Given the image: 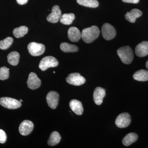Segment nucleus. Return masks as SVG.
I'll return each instance as SVG.
<instances>
[{
    "label": "nucleus",
    "mask_w": 148,
    "mask_h": 148,
    "mask_svg": "<svg viewBox=\"0 0 148 148\" xmlns=\"http://www.w3.org/2000/svg\"><path fill=\"white\" fill-rule=\"evenodd\" d=\"M133 78L136 80L140 82L148 81V71L140 70L135 72L133 76Z\"/></svg>",
    "instance_id": "19"
},
{
    "label": "nucleus",
    "mask_w": 148,
    "mask_h": 148,
    "mask_svg": "<svg viewBox=\"0 0 148 148\" xmlns=\"http://www.w3.org/2000/svg\"><path fill=\"white\" fill-rule=\"evenodd\" d=\"M124 2L132 3H138L140 1V0H122Z\"/></svg>",
    "instance_id": "29"
},
{
    "label": "nucleus",
    "mask_w": 148,
    "mask_h": 148,
    "mask_svg": "<svg viewBox=\"0 0 148 148\" xmlns=\"http://www.w3.org/2000/svg\"><path fill=\"white\" fill-rule=\"evenodd\" d=\"M7 140V136L5 132L0 129V143L3 144L5 143Z\"/></svg>",
    "instance_id": "28"
},
{
    "label": "nucleus",
    "mask_w": 148,
    "mask_h": 148,
    "mask_svg": "<svg viewBox=\"0 0 148 148\" xmlns=\"http://www.w3.org/2000/svg\"><path fill=\"white\" fill-rule=\"evenodd\" d=\"M77 1L79 4L86 7L95 8L99 5L97 0H77Z\"/></svg>",
    "instance_id": "23"
},
{
    "label": "nucleus",
    "mask_w": 148,
    "mask_h": 148,
    "mask_svg": "<svg viewBox=\"0 0 148 148\" xmlns=\"http://www.w3.org/2000/svg\"><path fill=\"white\" fill-rule=\"evenodd\" d=\"M34 125L32 121L24 120L20 124L19 126V133L23 136L29 135L34 129Z\"/></svg>",
    "instance_id": "10"
},
{
    "label": "nucleus",
    "mask_w": 148,
    "mask_h": 148,
    "mask_svg": "<svg viewBox=\"0 0 148 148\" xmlns=\"http://www.w3.org/2000/svg\"><path fill=\"white\" fill-rule=\"evenodd\" d=\"M20 102H22V101H22V100H21H21H20Z\"/></svg>",
    "instance_id": "32"
},
{
    "label": "nucleus",
    "mask_w": 148,
    "mask_h": 148,
    "mask_svg": "<svg viewBox=\"0 0 148 148\" xmlns=\"http://www.w3.org/2000/svg\"><path fill=\"white\" fill-rule=\"evenodd\" d=\"M136 55L143 57L148 55V41H143L139 44L135 49Z\"/></svg>",
    "instance_id": "14"
},
{
    "label": "nucleus",
    "mask_w": 148,
    "mask_h": 148,
    "mask_svg": "<svg viewBox=\"0 0 148 148\" xmlns=\"http://www.w3.org/2000/svg\"><path fill=\"white\" fill-rule=\"evenodd\" d=\"M9 70L5 67H2L0 69V79L5 80L8 79L9 77Z\"/></svg>",
    "instance_id": "27"
},
{
    "label": "nucleus",
    "mask_w": 148,
    "mask_h": 148,
    "mask_svg": "<svg viewBox=\"0 0 148 148\" xmlns=\"http://www.w3.org/2000/svg\"><path fill=\"white\" fill-rule=\"evenodd\" d=\"M61 140L60 134L56 131H54L51 134L50 138L48 141V145L50 146H55L59 143Z\"/></svg>",
    "instance_id": "21"
},
{
    "label": "nucleus",
    "mask_w": 148,
    "mask_h": 148,
    "mask_svg": "<svg viewBox=\"0 0 148 148\" xmlns=\"http://www.w3.org/2000/svg\"><path fill=\"white\" fill-rule=\"evenodd\" d=\"M69 105L72 110L78 115H81L83 113V108L80 101L73 99L71 101Z\"/></svg>",
    "instance_id": "16"
},
{
    "label": "nucleus",
    "mask_w": 148,
    "mask_h": 148,
    "mask_svg": "<svg viewBox=\"0 0 148 148\" xmlns=\"http://www.w3.org/2000/svg\"><path fill=\"white\" fill-rule=\"evenodd\" d=\"M60 48L62 51L65 52H77L79 49L77 46L67 42L62 43L60 45Z\"/></svg>",
    "instance_id": "22"
},
{
    "label": "nucleus",
    "mask_w": 148,
    "mask_h": 148,
    "mask_svg": "<svg viewBox=\"0 0 148 148\" xmlns=\"http://www.w3.org/2000/svg\"><path fill=\"white\" fill-rule=\"evenodd\" d=\"M28 30V28L26 26H21L14 29L13 34L16 38H20L27 34Z\"/></svg>",
    "instance_id": "25"
},
{
    "label": "nucleus",
    "mask_w": 148,
    "mask_h": 148,
    "mask_svg": "<svg viewBox=\"0 0 148 148\" xmlns=\"http://www.w3.org/2000/svg\"><path fill=\"white\" fill-rule=\"evenodd\" d=\"M146 68H147V69H148V60L147 61V63H146Z\"/></svg>",
    "instance_id": "31"
},
{
    "label": "nucleus",
    "mask_w": 148,
    "mask_h": 148,
    "mask_svg": "<svg viewBox=\"0 0 148 148\" xmlns=\"http://www.w3.org/2000/svg\"><path fill=\"white\" fill-rule=\"evenodd\" d=\"M58 62L56 58L53 56L45 57L41 60L39 68L42 71H45L49 68H53L58 66Z\"/></svg>",
    "instance_id": "3"
},
{
    "label": "nucleus",
    "mask_w": 148,
    "mask_h": 148,
    "mask_svg": "<svg viewBox=\"0 0 148 148\" xmlns=\"http://www.w3.org/2000/svg\"><path fill=\"white\" fill-rule=\"evenodd\" d=\"M101 31L103 38L107 40L113 39L116 36L115 29L112 25L108 23L103 24Z\"/></svg>",
    "instance_id": "6"
},
{
    "label": "nucleus",
    "mask_w": 148,
    "mask_h": 148,
    "mask_svg": "<svg viewBox=\"0 0 148 148\" xmlns=\"http://www.w3.org/2000/svg\"><path fill=\"white\" fill-rule=\"evenodd\" d=\"M66 81L69 84L79 86L84 84L86 79L79 73H73L69 75L66 78Z\"/></svg>",
    "instance_id": "8"
},
{
    "label": "nucleus",
    "mask_w": 148,
    "mask_h": 148,
    "mask_svg": "<svg viewBox=\"0 0 148 148\" xmlns=\"http://www.w3.org/2000/svg\"><path fill=\"white\" fill-rule=\"evenodd\" d=\"M100 34V30L98 27L92 26L83 30L81 33L82 38L85 42L90 43L96 40Z\"/></svg>",
    "instance_id": "1"
},
{
    "label": "nucleus",
    "mask_w": 148,
    "mask_h": 148,
    "mask_svg": "<svg viewBox=\"0 0 148 148\" xmlns=\"http://www.w3.org/2000/svg\"><path fill=\"white\" fill-rule=\"evenodd\" d=\"M59 94L56 91H51L47 95V102L49 106L52 109H55L58 106L59 101Z\"/></svg>",
    "instance_id": "9"
},
{
    "label": "nucleus",
    "mask_w": 148,
    "mask_h": 148,
    "mask_svg": "<svg viewBox=\"0 0 148 148\" xmlns=\"http://www.w3.org/2000/svg\"><path fill=\"white\" fill-rule=\"evenodd\" d=\"M106 91L103 88H96L93 92V100L95 104L98 106L101 105L103 102V99L106 96Z\"/></svg>",
    "instance_id": "13"
},
{
    "label": "nucleus",
    "mask_w": 148,
    "mask_h": 148,
    "mask_svg": "<svg viewBox=\"0 0 148 148\" xmlns=\"http://www.w3.org/2000/svg\"><path fill=\"white\" fill-rule=\"evenodd\" d=\"M0 105L6 108L11 110L18 109L21 106L20 101L9 97L0 98Z\"/></svg>",
    "instance_id": "4"
},
{
    "label": "nucleus",
    "mask_w": 148,
    "mask_h": 148,
    "mask_svg": "<svg viewBox=\"0 0 148 148\" xmlns=\"http://www.w3.org/2000/svg\"><path fill=\"white\" fill-rule=\"evenodd\" d=\"M28 0H16V2L18 4L23 5L27 3Z\"/></svg>",
    "instance_id": "30"
},
{
    "label": "nucleus",
    "mask_w": 148,
    "mask_h": 148,
    "mask_svg": "<svg viewBox=\"0 0 148 148\" xmlns=\"http://www.w3.org/2000/svg\"><path fill=\"white\" fill-rule=\"evenodd\" d=\"M75 15L73 13L64 14L61 15L60 21L62 24L70 25L75 19Z\"/></svg>",
    "instance_id": "24"
},
{
    "label": "nucleus",
    "mask_w": 148,
    "mask_h": 148,
    "mask_svg": "<svg viewBox=\"0 0 148 148\" xmlns=\"http://www.w3.org/2000/svg\"><path fill=\"white\" fill-rule=\"evenodd\" d=\"M20 55L17 51H12L8 55V61L9 64L12 66H16L19 62Z\"/></svg>",
    "instance_id": "20"
},
{
    "label": "nucleus",
    "mask_w": 148,
    "mask_h": 148,
    "mask_svg": "<svg viewBox=\"0 0 148 148\" xmlns=\"http://www.w3.org/2000/svg\"><path fill=\"white\" fill-rule=\"evenodd\" d=\"M61 16V11L58 5L53 6L51 10V12L47 17V20L52 23H57Z\"/></svg>",
    "instance_id": "12"
},
{
    "label": "nucleus",
    "mask_w": 148,
    "mask_h": 148,
    "mask_svg": "<svg viewBox=\"0 0 148 148\" xmlns=\"http://www.w3.org/2000/svg\"><path fill=\"white\" fill-rule=\"evenodd\" d=\"M68 37L71 41L77 42L82 38L81 34L78 29L75 27L69 28L68 32Z\"/></svg>",
    "instance_id": "15"
},
{
    "label": "nucleus",
    "mask_w": 148,
    "mask_h": 148,
    "mask_svg": "<svg viewBox=\"0 0 148 148\" xmlns=\"http://www.w3.org/2000/svg\"><path fill=\"white\" fill-rule=\"evenodd\" d=\"M27 84L29 88L35 90L40 87L41 84V81L37 76L36 74L32 72L29 74Z\"/></svg>",
    "instance_id": "11"
},
{
    "label": "nucleus",
    "mask_w": 148,
    "mask_h": 148,
    "mask_svg": "<svg viewBox=\"0 0 148 148\" xmlns=\"http://www.w3.org/2000/svg\"><path fill=\"white\" fill-rule=\"evenodd\" d=\"M143 12L138 9H133L130 12H127L125 14V18L131 23H134L136 19L142 16Z\"/></svg>",
    "instance_id": "17"
},
{
    "label": "nucleus",
    "mask_w": 148,
    "mask_h": 148,
    "mask_svg": "<svg viewBox=\"0 0 148 148\" xmlns=\"http://www.w3.org/2000/svg\"><path fill=\"white\" fill-rule=\"evenodd\" d=\"M29 53L34 56H39L42 54L45 51V46L42 44L35 42L30 43L28 46Z\"/></svg>",
    "instance_id": "5"
},
{
    "label": "nucleus",
    "mask_w": 148,
    "mask_h": 148,
    "mask_svg": "<svg viewBox=\"0 0 148 148\" xmlns=\"http://www.w3.org/2000/svg\"><path fill=\"white\" fill-rule=\"evenodd\" d=\"M117 52L123 64H129L132 63L134 58V53L130 47H122L118 49Z\"/></svg>",
    "instance_id": "2"
},
{
    "label": "nucleus",
    "mask_w": 148,
    "mask_h": 148,
    "mask_svg": "<svg viewBox=\"0 0 148 148\" xmlns=\"http://www.w3.org/2000/svg\"><path fill=\"white\" fill-rule=\"evenodd\" d=\"M13 42V39L8 37L0 41V49L6 50L10 47Z\"/></svg>",
    "instance_id": "26"
},
{
    "label": "nucleus",
    "mask_w": 148,
    "mask_h": 148,
    "mask_svg": "<svg viewBox=\"0 0 148 148\" xmlns=\"http://www.w3.org/2000/svg\"><path fill=\"white\" fill-rule=\"evenodd\" d=\"M131 121L130 115L127 113H123L119 114L116 118L115 124L119 128H125L129 126Z\"/></svg>",
    "instance_id": "7"
},
{
    "label": "nucleus",
    "mask_w": 148,
    "mask_h": 148,
    "mask_svg": "<svg viewBox=\"0 0 148 148\" xmlns=\"http://www.w3.org/2000/svg\"><path fill=\"white\" fill-rule=\"evenodd\" d=\"M138 138V135L136 133L134 132L128 133L123 139V144L124 146L127 147L136 142Z\"/></svg>",
    "instance_id": "18"
}]
</instances>
